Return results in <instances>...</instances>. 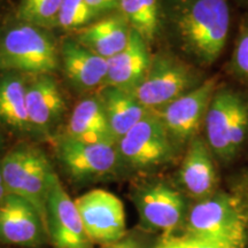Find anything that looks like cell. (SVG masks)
<instances>
[{"mask_svg":"<svg viewBox=\"0 0 248 248\" xmlns=\"http://www.w3.org/2000/svg\"><path fill=\"white\" fill-rule=\"evenodd\" d=\"M138 210L141 219L151 228L170 232L183 221L185 201L168 185L155 184L138 194Z\"/></svg>","mask_w":248,"mask_h":248,"instance_id":"11","label":"cell"},{"mask_svg":"<svg viewBox=\"0 0 248 248\" xmlns=\"http://www.w3.org/2000/svg\"><path fill=\"white\" fill-rule=\"evenodd\" d=\"M246 217H247V238H248V214L246 215Z\"/></svg>","mask_w":248,"mask_h":248,"instance_id":"31","label":"cell"},{"mask_svg":"<svg viewBox=\"0 0 248 248\" xmlns=\"http://www.w3.org/2000/svg\"><path fill=\"white\" fill-rule=\"evenodd\" d=\"M26 94L27 86L21 76L8 74L0 79V120L11 128L30 129Z\"/></svg>","mask_w":248,"mask_h":248,"instance_id":"21","label":"cell"},{"mask_svg":"<svg viewBox=\"0 0 248 248\" xmlns=\"http://www.w3.org/2000/svg\"><path fill=\"white\" fill-rule=\"evenodd\" d=\"M155 248H235L216 241H210L202 238L186 234L183 237H175L164 239Z\"/></svg>","mask_w":248,"mask_h":248,"instance_id":"25","label":"cell"},{"mask_svg":"<svg viewBox=\"0 0 248 248\" xmlns=\"http://www.w3.org/2000/svg\"><path fill=\"white\" fill-rule=\"evenodd\" d=\"M63 69L68 79L77 89L88 91L105 83L108 63L106 59L92 53L74 40H66L61 49Z\"/></svg>","mask_w":248,"mask_h":248,"instance_id":"15","label":"cell"},{"mask_svg":"<svg viewBox=\"0 0 248 248\" xmlns=\"http://www.w3.org/2000/svg\"><path fill=\"white\" fill-rule=\"evenodd\" d=\"M95 16L85 0H62L58 15V27L66 30L78 29Z\"/></svg>","mask_w":248,"mask_h":248,"instance_id":"23","label":"cell"},{"mask_svg":"<svg viewBox=\"0 0 248 248\" xmlns=\"http://www.w3.org/2000/svg\"><path fill=\"white\" fill-rule=\"evenodd\" d=\"M111 135L119 141L129 130L146 116L145 109L131 92L109 88L101 99Z\"/></svg>","mask_w":248,"mask_h":248,"instance_id":"20","label":"cell"},{"mask_svg":"<svg viewBox=\"0 0 248 248\" xmlns=\"http://www.w3.org/2000/svg\"><path fill=\"white\" fill-rule=\"evenodd\" d=\"M218 85L214 78L197 85L191 91L175 99L153 113L166 126L169 136L176 140L186 141L193 139L204 123L207 110Z\"/></svg>","mask_w":248,"mask_h":248,"instance_id":"7","label":"cell"},{"mask_svg":"<svg viewBox=\"0 0 248 248\" xmlns=\"http://www.w3.org/2000/svg\"><path fill=\"white\" fill-rule=\"evenodd\" d=\"M62 0H21L17 17L24 24L51 29L58 26V15Z\"/></svg>","mask_w":248,"mask_h":248,"instance_id":"22","label":"cell"},{"mask_svg":"<svg viewBox=\"0 0 248 248\" xmlns=\"http://www.w3.org/2000/svg\"><path fill=\"white\" fill-rule=\"evenodd\" d=\"M179 178L186 191L200 199H207L217 184L216 169L209 148L201 139L191 141L183 160Z\"/></svg>","mask_w":248,"mask_h":248,"instance_id":"16","label":"cell"},{"mask_svg":"<svg viewBox=\"0 0 248 248\" xmlns=\"http://www.w3.org/2000/svg\"><path fill=\"white\" fill-rule=\"evenodd\" d=\"M47 228L57 248H90V239L75 201L53 170L48 181Z\"/></svg>","mask_w":248,"mask_h":248,"instance_id":"9","label":"cell"},{"mask_svg":"<svg viewBox=\"0 0 248 248\" xmlns=\"http://www.w3.org/2000/svg\"><path fill=\"white\" fill-rule=\"evenodd\" d=\"M27 111L30 129L48 132L60 119L64 101L54 79L48 75L38 76L27 86Z\"/></svg>","mask_w":248,"mask_h":248,"instance_id":"14","label":"cell"},{"mask_svg":"<svg viewBox=\"0 0 248 248\" xmlns=\"http://www.w3.org/2000/svg\"><path fill=\"white\" fill-rule=\"evenodd\" d=\"M0 169L7 193L28 201L48 234L47 191L52 168L44 154L35 148H16L1 160Z\"/></svg>","mask_w":248,"mask_h":248,"instance_id":"2","label":"cell"},{"mask_svg":"<svg viewBox=\"0 0 248 248\" xmlns=\"http://www.w3.org/2000/svg\"><path fill=\"white\" fill-rule=\"evenodd\" d=\"M237 95L229 90H217L204 119L207 141L210 150L219 159L225 161L232 159L229 146V131Z\"/></svg>","mask_w":248,"mask_h":248,"instance_id":"19","label":"cell"},{"mask_svg":"<svg viewBox=\"0 0 248 248\" xmlns=\"http://www.w3.org/2000/svg\"><path fill=\"white\" fill-rule=\"evenodd\" d=\"M146 43L137 31L131 30L128 45L107 60V86L131 92L145 78L152 62Z\"/></svg>","mask_w":248,"mask_h":248,"instance_id":"13","label":"cell"},{"mask_svg":"<svg viewBox=\"0 0 248 248\" xmlns=\"http://www.w3.org/2000/svg\"><path fill=\"white\" fill-rule=\"evenodd\" d=\"M7 191H6V187H5V183H4V179H2V175H1V169H0V204H1L2 201L6 198V195H7Z\"/></svg>","mask_w":248,"mask_h":248,"instance_id":"30","label":"cell"},{"mask_svg":"<svg viewBox=\"0 0 248 248\" xmlns=\"http://www.w3.org/2000/svg\"><path fill=\"white\" fill-rule=\"evenodd\" d=\"M234 66L240 75L248 78V28L243 30L235 46Z\"/></svg>","mask_w":248,"mask_h":248,"instance_id":"26","label":"cell"},{"mask_svg":"<svg viewBox=\"0 0 248 248\" xmlns=\"http://www.w3.org/2000/svg\"><path fill=\"white\" fill-rule=\"evenodd\" d=\"M85 1L89 5V7L94 12V14L97 15L99 13H102V12H107L115 8L116 6H119L120 0H85Z\"/></svg>","mask_w":248,"mask_h":248,"instance_id":"28","label":"cell"},{"mask_svg":"<svg viewBox=\"0 0 248 248\" xmlns=\"http://www.w3.org/2000/svg\"><path fill=\"white\" fill-rule=\"evenodd\" d=\"M66 137L88 142H115L102 100L89 98L79 101L68 121Z\"/></svg>","mask_w":248,"mask_h":248,"instance_id":"18","label":"cell"},{"mask_svg":"<svg viewBox=\"0 0 248 248\" xmlns=\"http://www.w3.org/2000/svg\"><path fill=\"white\" fill-rule=\"evenodd\" d=\"M90 241L114 244L126 233L124 206L115 194L106 190H92L75 200Z\"/></svg>","mask_w":248,"mask_h":248,"instance_id":"6","label":"cell"},{"mask_svg":"<svg viewBox=\"0 0 248 248\" xmlns=\"http://www.w3.org/2000/svg\"><path fill=\"white\" fill-rule=\"evenodd\" d=\"M108 248H141L137 241L132 239H123L117 241V243L111 244Z\"/></svg>","mask_w":248,"mask_h":248,"instance_id":"29","label":"cell"},{"mask_svg":"<svg viewBox=\"0 0 248 248\" xmlns=\"http://www.w3.org/2000/svg\"><path fill=\"white\" fill-rule=\"evenodd\" d=\"M115 142H88L63 137L59 142L58 154L62 164L73 177L89 179L113 171L117 163Z\"/></svg>","mask_w":248,"mask_h":248,"instance_id":"10","label":"cell"},{"mask_svg":"<svg viewBox=\"0 0 248 248\" xmlns=\"http://www.w3.org/2000/svg\"><path fill=\"white\" fill-rule=\"evenodd\" d=\"M177 27L186 48L203 63L222 54L230 27L226 0H179Z\"/></svg>","mask_w":248,"mask_h":248,"instance_id":"1","label":"cell"},{"mask_svg":"<svg viewBox=\"0 0 248 248\" xmlns=\"http://www.w3.org/2000/svg\"><path fill=\"white\" fill-rule=\"evenodd\" d=\"M119 151L130 164L138 168L166 162L172 153L171 137L153 111L138 122L119 140Z\"/></svg>","mask_w":248,"mask_h":248,"instance_id":"8","label":"cell"},{"mask_svg":"<svg viewBox=\"0 0 248 248\" xmlns=\"http://www.w3.org/2000/svg\"><path fill=\"white\" fill-rule=\"evenodd\" d=\"M131 30L122 15L106 17L83 30L77 43L108 60L128 45Z\"/></svg>","mask_w":248,"mask_h":248,"instance_id":"17","label":"cell"},{"mask_svg":"<svg viewBox=\"0 0 248 248\" xmlns=\"http://www.w3.org/2000/svg\"><path fill=\"white\" fill-rule=\"evenodd\" d=\"M58 67L57 48L43 29L21 24L0 38V70L42 76L53 73Z\"/></svg>","mask_w":248,"mask_h":248,"instance_id":"4","label":"cell"},{"mask_svg":"<svg viewBox=\"0 0 248 248\" xmlns=\"http://www.w3.org/2000/svg\"><path fill=\"white\" fill-rule=\"evenodd\" d=\"M248 130V105L244 99L237 95L231 116V125L229 131V146L231 156L233 157L244 144Z\"/></svg>","mask_w":248,"mask_h":248,"instance_id":"24","label":"cell"},{"mask_svg":"<svg viewBox=\"0 0 248 248\" xmlns=\"http://www.w3.org/2000/svg\"><path fill=\"white\" fill-rule=\"evenodd\" d=\"M139 7L144 13L148 27L156 35L160 26V4L159 0H137Z\"/></svg>","mask_w":248,"mask_h":248,"instance_id":"27","label":"cell"},{"mask_svg":"<svg viewBox=\"0 0 248 248\" xmlns=\"http://www.w3.org/2000/svg\"><path fill=\"white\" fill-rule=\"evenodd\" d=\"M44 231L42 219L28 201L13 194L6 195L0 204V240L16 245H36Z\"/></svg>","mask_w":248,"mask_h":248,"instance_id":"12","label":"cell"},{"mask_svg":"<svg viewBox=\"0 0 248 248\" xmlns=\"http://www.w3.org/2000/svg\"><path fill=\"white\" fill-rule=\"evenodd\" d=\"M194 74L175 59L159 57L151 62L145 78L132 90V95L147 110H156L195 88Z\"/></svg>","mask_w":248,"mask_h":248,"instance_id":"5","label":"cell"},{"mask_svg":"<svg viewBox=\"0 0 248 248\" xmlns=\"http://www.w3.org/2000/svg\"><path fill=\"white\" fill-rule=\"evenodd\" d=\"M188 234L244 248L247 238V217L239 201L226 194L207 198L195 204L187 217Z\"/></svg>","mask_w":248,"mask_h":248,"instance_id":"3","label":"cell"}]
</instances>
